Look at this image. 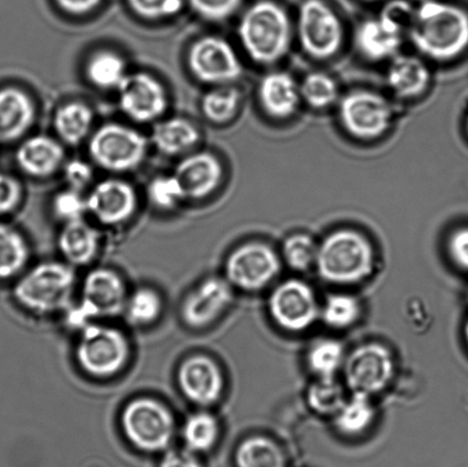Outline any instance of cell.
<instances>
[{"instance_id": "cell-27", "label": "cell", "mask_w": 468, "mask_h": 467, "mask_svg": "<svg viewBox=\"0 0 468 467\" xmlns=\"http://www.w3.org/2000/svg\"><path fill=\"white\" fill-rule=\"evenodd\" d=\"M93 121V111L89 105L75 101L63 104L57 110L54 128L64 143L78 145L90 135Z\"/></svg>"}, {"instance_id": "cell-14", "label": "cell", "mask_w": 468, "mask_h": 467, "mask_svg": "<svg viewBox=\"0 0 468 467\" xmlns=\"http://www.w3.org/2000/svg\"><path fill=\"white\" fill-rule=\"evenodd\" d=\"M282 269L271 247L250 242L234 249L226 263V279L232 287L245 292L263 290Z\"/></svg>"}, {"instance_id": "cell-45", "label": "cell", "mask_w": 468, "mask_h": 467, "mask_svg": "<svg viewBox=\"0 0 468 467\" xmlns=\"http://www.w3.org/2000/svg\"><path fill=\"white\" fill-rule=\"evenodd\" d=\"M22 187L16 177L0 173V215L13 212L20 204Z\"/></svg>"}, {"instance_id": "cell-30", "label": "cell", "mask_w": 468, "mask_h": 467, "mask_svg": "<svg viewBox=\"0 0 468 467\" xmlns=\"http://www.w3.org/2000/svg\"><path fill=\"white\" fill-rule=\"evenodd\" d=\"M86 76L90 84L98 89L118 90L127 76L126 63L121 55L101 50L87 62Z\"/></svg>"}, {"instance_id": "cell-48", "label": "cell", "mask_w": 468, "mask_h": 467, "mask_svg": "<svg viewBox=\"0 0 468 467\" xmlns=\"http://www.w3.org/2000/svg\"><path fill=\"white\" fill-rule=\"evenodd\" d=\"M159 467H203L195 452L186 450L165 451Z\"/></svg>"}, {"instance_id": "cell-50", "label": "cell", "mask_w": 468, "mask_h": 467, "mask_svg": "<svg viewBox=\"0 0 468 467\" xmlns=\"http://www.w3.org/2000/svg\"><path fill=\"white\" fill-rule=\"evenodd\" d=\"M465 338H466V342H467V345H468V322L466 323V326H465Z\"/></svg>"}, {"instance_id": "cell-6", "label": "cell", "mask_w": 468, "mask_h": 467, "mask_svg": "<svg viewBox=\"0 0 468 467\" xmlns=\"http://www.w3.org/2000/svg\"><path fill=\"white\" fill-rule=\"evenodd\" d=\"M123 436L137 451H166L176 437L172 411L153 398H137L123 407L121 415Z\"/></svg>"}, {"instance_id": "cell-10", "label": "cell", "mask_w": 468, "mask_h": 467, "mask_svg": "<svg viewBox=\"0 0 468 467\" xmlns=\"http://www.w3.org/2000/svg\"><path fill=\"white\" fill-rule=\"evenodd\" d=\"M338 114L348 134L359 140H375L391 126L393 108L375 91L353 90L339 101Z\"/></svg>"}, {"instance_id": "cell-47", "label": "cell", "mask_w": 468, "mask_h": 467, "mask_svg": "<svg viewBox=\"0 0 468 467\" xmlns=\"http://www.w3.org/2000/svg\"><path fill=\"white\" fill-rule=\"evenodd\" d=\"M449 255L458 268L468 272V228H458L448 241Z\"/></svg>"}, {"instance_id": "cell-13", "label": "cell", "mask_w": 468, "mask_h": 467, "mask_svg": "<svg viewBox=\"0 0 468 467\" xmlns=\"http://www.w3.org/2000/svg\"><path fill=\"white\" fill-rule=\"evenodd\" d=\"M268 308L274 323L287 332H304L320 317L314 290L296 279L274 288L269 297Z\"/></svg>"}, {"instance_id": "cell-34", "label": "cell", "mask_w": 468, "mask_h": 467, "mask_svg": "<svg viewBox=\"0 0 468 467\" xmlns=\"http://www.w3.org/2000/svg\"><path fill=\"white\" fill-rule=\"evenodd\" d=\"M163 311L162 297L151 288L142 287L128 295L125 313L134 326H148L160 317Z\"/></svg>"}, {"instance_id": "cell-31", "label": "cell", "mask_w": 468, "mask_h": 467, "mask_svg": "<svg viewBox=\"0 0 468 467\" xmlns=\"http://www.w3.org/2000/svg\"><path fill=\"white\" fill-rule=\"evenodd\" d=\"M370 397L355 395L344 402L341 409L334 416L336 428L344 434L356 436L365 432L373 424L375 409Z\"/></svg>"}, {"instance_id": "cell-7", "label": "cell", "mask_w": 468, "mask_h": 467, "mask_svg": "<svg viewBox=\"0 0 468 467\" xmlns=\"http://www.w3.org/2000/svg\"><path fill=\"white\" fill-rule=\"evenodd\" d=\"M128 299L122 278L109 269H95L82 283L80 304L67 311V322L80 331L100 318H112L123 313Z\"/></svg>"}, {"instance_id": "cell-42", "label": "cell", "mask_w": 468, "mask_h": 467, "mask_svg": "<svg viewBox=\"0 0 468 467\" xmlns=\"http://www.w3.org/2000/svg\"><path fill=\"white\" fill-rule=\"evenodd\" d=\"M53 209L55 215L64 223L77 221L84 218L87 213V201L80 191L69 187L55 196Z\"/></svg>"}, {"instance_id": "cell-5", "label": "cell", "mask_w": 468, "mask_h": 467, "mask_svg": "<svg viewBox=\"0 0 468 467\" xmlns=\"http://www.w3.org/2000/svg\"><path fill=\"white\" fill-rule=\"evenodd\" d=\"M75 356L85 374L94 378H112L122 373L130 361V341L117 328L91 323L80 329Z\"/></svg>"}, {"instance_id": "cell-18", "label": "cell", "mask_w": 468, "mask_h": 467, "mask_svg": "<svg viewBox=\"0 0 468 467\" xmlns=\"http://www.w3.org/2000/svg\"><path fill=\"white\" fill-rule=\"evenodd\" d=\"M87 213L104 226L128 221L137 207V196L130 183L117 178L100 182L86 198Z\"/></svg>"}, {"instance_id": "cell-51", "label": "cell", "mask_w": 468, "mask_h": 467, "mask_svg": "<svg viewBox=\"0 0 468 467\" xmlns=\"http://www.w3.org/2000/svg\"><path fill=\"white\" fill-rule=\"evenodd\" d=\"M365 2H378V0H365Z\"/></svg>"}, {"instance_id": "cell-52", "label": "cell", "mask_w": 468, "mask_h": 467, "mask_svg": "<svg viewBox=\"0 0 468 467\" xmlns=\"http://www.w3.org/2000/svg\"><path fill=\"white\" fill-rule=\"evenodd\" d=\"M466 128H467V133H468V118H467Z\"/></svg>"}, {"instance_id": "cell-43", "label": "cell", "mask_w": 468, "mask_h": 467, "mask_svg": "<svg viewBox=\"0 0 468 467\" xmlns=\"http://www.w3.org/2000/svg\"><path fill=\"white\" fill-rule=\"evenodd\" d=\"M415 12L416 8L406 0H393L383 8L378 18L399 34L405 36L410 30Z\"/></svg>"}, {"instance_id": "cell-15", "label": "cell", "mask_w": 468, "mask_h": 467, "mask_svg": "<svg viewBox=\"0 0 468 467\" xmlns=\"http://www.w3.org/2000/svg\"><path fill=\"white\" fill-rule=\"evenodd\" d=\"M122 111L137 122H151L163 116L168 105L167 91L148 72L127 75L118 87Z\"/></svg>"}, {"instance_id": "cell-21", "label": "cell", "mask_w": 468, "mask_h": 467, "mask_svg": "<svg viewBox=\"0 0 468 467\" xmlns=\"http://www.w3.org/2000/svg\"><path fill=\"white\" fill-rule=\"evenodd\" d=\"M257 95L264 112L279 121L293 116L302 101L300 84L284 71L270 72L261 78Z\"/></svg>"}, {"instance_id": "cell-23", "label": "cell", "mask_w": 468, "mask_h": 467, "mask_svg": "<svg viewBox=\"0 0 468 467\" xmlns=\"http://www.w3.org/2000/svg\"><path fill=\"white\" fill-rule=\"evenodd\" d=\"M58 250L71 267H82L95 259L100 235L84 218L64 223L58 239Z\"/></svg>"}, {"instance_id": "cell-17", "label": "cell", "mask_w": 468, "mask_h": 467, "mask_svg": "<svg viewBox=\"0 0 468 467\" xmlns=\"http://www.w3.org/2000/svg\"><path fill=\"white\" fill-rule=\"evenodd\" d=\"M178 387L187 401L198 407H210L221 399L224 377L221 368L207 356H189L177 369Z\"/></svg>"}, {"instance_id": "cell-8", "label": "cell", "mask_w": 468, "mask_h": 467, "mask_svg": "<svg viewBox=\"0 0 468 467\" xmlns=\"http://www.w3.org/2000/svg\"><path fill=\"white\" fill-rule=\"evenodd\" d=\"M148 142L140 132L122 123L110 122L91 135L89 153L105 171L122 173L139 167L145 159Z\"/></svg>"}, {"instance_id": "cell-24", "label": "cell", "mask_w": 468, "mask_h": 467, "mask_svg": "<svg viewBox=\"0 0 468 467\" xmlns=\"http://www.w3.org/2000/svg\"><path fill=\"white\" fill-rule=\"evenodd\" d=\"M388 85L401 99H415L430 85L431 73L425 62L410 55H396L388 69Z\"/></svg>"}, {"instance_id": "cell-4", "label": "cell", "mask_w": 468, "mask_h": 467, "mask_svg": "<svg viewBox=\"0 0 468 467\" xmlns=\"http://www.w3.org/2000/svg\"><path fill=\"white\" fill-rule=\"evenodd\" d=\"M75 287L76 274L70 264L44 262L23 274L14 288V297L35 314L67 313Z\"/></svg>"}, {"instance_id": "cell-26", "label": "cell", "mask_w": 468, "mask_h": 467, "mask_svg": "<svg viewBox=\"0 0 468 467\" xmlns=\"http://www.w3.org/2000/svg\"><path fill=\"white\" fill-rule=\"evenodd\" d=\"M151 140L159 153L173 157L194 149L200 140V133L186 118H169L154 126Z\"/></svg>"}, {"instance_id": "cell-28", "label": "cell", "mask_w": 468, "mask_h": 467, "mask_svg": "<svg viewBox=\"0 0 468 467\" xmlns=\"http://www.w3.org/2000/svg\"><path fill=\"white\" fill-rule=\"evenodd\" d=\"M219 423L208 411H197L186 419L182 428V438L187 451L198 455L209 451L219 438Z\"/></svg>"}, {"instance_id": "cell-40", "label": "cell", "mask_w": 468, "mask_h": 467, "mask_svg": "<svg viewBox=\"0 0 468 467\" xmlns=\"http://www.w3.org/2000/svg\"><path fill=\"white\" fill-rule=\"evenodd\" d=\"M148 196L151 203L160 209H173L186 200L176 178L172 176H159L150 183Z\"/></svg>"}, {"instance_id": "cell-39", "label": "cell", "mask_w": 468, "mask_h": 467, "mask_svg": "<svg viewBox=\"0 0 468 467\" xmlns=\"http://www.w3.org/2000/svg\"><path fill=\"white\" fill-rule=\"evenodd\" d=\"M319 246L307 235H293L284 241L282 254L288 267L295 271H307L315 267Z\"/></svg>"}, {"instance_id": "cell-35", "label": "cell", "mask_w": 468, "mask_h": 467, "mask_svg": "<svg viewBox=\"0 0 468 467\" xmlns=\"http://www.w3.org/2000/svg\"><path fill=\"white\" fill-rule=\"evenodd\" d=\"M240 101V91L234 87L222 86L205 94L201 110L209 122L226 123L236 116Z\"/></svg>"}, {"instance_id": "cell-11", "label": "cell", "mask_w": 468, "mask_h": 467, "mask_svg": "<svg viewBox=\"0 0 468 467\" xmlns=\"http://www.w3.org/2000/svg\"><path fill=\"white\" fill-rule=\"evenodd\" d=\"M192 76L204 84L224 86L242 75L240 59L226 39L206 36L195 41L187 53Z\"/></svg>"}, {"instance_id": "cell-1", "label": "cell", "mask_w": 468, "mask_h": 467, "mask_svg": "<svg viewBox=\"0 0 468 467\" xmlns=\"http://www.w3.org/2000/svg\"><path fill=\"white\" fill-rule=\"evenodd\" d=\"M408 36L424 57L451 61L468 48V12L441 0H425L416 8Z\"/></svg>"}, {"instance_id": "cell-46", "label": "cell", "mask_w": 468, "mask_h": 467, "mask_svg": "<svg viewBox=\"0 0 468 467\" xmlns=\"http://www.w3.org/2000/svg\"><path fill=\"white\" fill-rule=\"evenodd\" d=\"M64 176L70 189L81 192L93 180V169L81 160H72L64 168Z\"/></svg>"}, {"instance_id": "cell-12", "label": "cell", "mask_w": 468, "mask_h": 467, "mask_svg": "<svg viewBox=\"0 0 468 467\" xmlns=\"http://www.w3.org/2000/svg\"><path fill=\"white\" fill-rule=\"evenodd\" d=\"M346 386L355 395L370 397L388 387L394 375L391 352L379 345L356 347L346 356L343 367Z\"/></svg>"}, {"instance_id": "cell-53", "label": "cell", "mask_w": 468, "mask_h": 467, "mask_svg": "<svg viewBox=\"0 0 468 467\" xmlns=\"http://www.w3.org/2000/svg\"><path fill=\"white\" fill-rule=\"evenodd\" d=\"M419 2H420V3H421V2H425V0H419Z\"/></svg>"}, {"instance_id": "cell-41", "label": "cell", "mask_w": 468, "mask_h": 467, "mask_svg": "<svg viewBox=\"0 0 468 467\" xmlns=\"http://www.w3.org/2000/svg\"><path fill=\"white\" fill-rule=\"evenodd\" d=\"M127 4L137 16L150 21L176 16L183 7V0H127Z\"/></svg>"}, {"instance_id": "cell-2", "label": "cell", "mask_w": 468, "mask_h": 467, "mask_svg": "<svg viewBox=\"0 0 468 467\" xmlns=\"http://www.w3.org/2000/svg\"><path fill=\"white\" fill-rule=\"evenodd\" d=\"M239 39L252 61L271 66L286 57L292 41V25L286 9L272 0H260L242 14Z\"/></svg>"}, {"instance_id": "cell-33", "label": "cell", "mask_w": 468, "mask_h": 467, "mask_svg": "<svg viewBox=\"0 0 468 467\" xmlns=\"http://www.w3.org/2000/svg\"><path fill=\"white\" fill-rule=\"evenodd\" d=\"M346 350L335 340L316 342L307 352V365L318 378H335L346 364Z\"/></svg>"}, {"instance_id": "cell-16", "label": "cell", "mask_w": 468, "mask_h": 467, "mask_svg": "<svg viewBox=\"0 0 468 467\" xmlns=\"http://www.w3.org/2000/svg\"><path fill=\"white\" fill-rule=\"evenodd\" d=\"M233 300L227 279L209 277L197 285L183 301L181 317L192 329H204L226 313Z\"/></svg>"}, {"instance_id": "cell-9", "label": "cell", "mask_w": 468, "mask_h": 467, "mask_svg": "<svg viewBox=\"0 0 468 467\" xmlns=\"http://www.w3.org/2000/svg\"><path fill=\"white\" fill-rule=\"evenodd\" d=\"M297 37L302 49L309 57L333 58L343 44L341 18L324 0H304L298 11Z\"/></svg>"}, {"instance_id": "cell-36", "label": "cell", "mask_w": 468, "mask_h": 467, "mask_svg": "<svg viewBox=\"0 0 468 467\" xmlns=\"http://www.w3.org/2000/svg\"><path fill=\"white\" fill-rule=\"evenodd\" d=\"M301 98L309 107L325 109L338 99V86L332 77L324 72H311L300 84Z\"/></svg>"}, {"instance_id": "cell-20", "label": "cell", "mask_w": 468, "mask_h": 467, "mask_svg": "<svg viewBox=\"0 0 468 467\" xmlns=\"http://www.w3.org/2000/svg\"><path fill=\"white\" fill-rule=\"evenodd\" d=\"M36 121L34 100L17 87L0 89V144L25 136Z\"/></svg>"}, {"instance_id": "cell-19", "label": "cell", "mask_w": 468, "mask_h": 467, "mask_svg": "<svg viewBox=\"0 0 468 467\" xmlns=\"http://www.w3.org/2000/svg\"><path fill=\"white\" fill-rule=\"evenodd\" d=\"M173 175L186 199L200 200L212 195L221 185L223 167L217 155L199 153L182 159Z\"/></svg>"}, {"instance_id": "cell-44", "label": "cell", "mask_w": 468, "mask_h": 467, "mask_svg": "<svg viewBox=\"0 0 468 467\" xmlns=\"http://www.w3.org/2000/svg\"><path fill=\"white\" fill-rule=\"evenodd\" d=\"M187 3L205 20L219 22L231 17L240 8L242 0H187Z\"/></svg>"}, {"instance_id": "cell-22", "label": "cell", "mask_w": 468, "mask_h": 467, "mask_svg": "<svg viewBox=\"0 0 468 467\" xmlns=\"http://www.w3.org/2000/svg\"><path fill=\"white\" fill-rule=\"evenodd\" d=\"M16 159L17 166L27 175L48 177L61 167L64 150L52 137L37 135L18 146Z\"/></svg>"}, {"instance_id": "cell-38", "label": "cell", "mask_w": 468, "mask_h": 467, "mask_svg": "<svg viewBox=\"0 0 468 467\" xmlns=\"http://www.w3.org/2000/svg\"><path fill=\"white\" fill-rule=\"evenodd\" d=\"M346 398L335 378H319L307 392V402L312 410L320 415H336Z\"/></svg>"}, {"instance_id": "cell-29", "label": "cell", "mask_w": 468, "mask_h": 467, "mask_svg": "<svg viewBox=\"0 0 468 467\" xmlns=\"http://www.w3.org/2000/svg\"><path fill=\"white\" fill-rule=\"evenodd\" d=\"M29 246L16 228L0 223V279L20 273L29 260Z\"/></svg>"}, {"instance_id": "cell-25", "label": "cell", "mask_w": 468, "mask_h": 467, "mask_svg": "<svg viewBox=\"0 0 468 467\" xmlns=\"http://www.w3.org/2000/svg\"><path fill=\"white\" fill-rule=\"evenodd\" d=\"M403 36L379 18L366 20L356 27L355 43L361 55L371 61H383L398 55Z\"/></svg>"}, {"instance_id": "cell-3", "label": "cell", "mask_w": 468, "mask_h": 467, "mask_svg": "<svg viewBox=\"0 0 468 467\" xmlns=\"http://www.w3.org/2000/svg\"><path fill=\"white\" fill-rule=\"evenodd\" d=\"M373 246L360 232L342 228L321 242L315 268L324 281L336 285H352L373 272Z\"/></svg>"}, {"instance_id": "cell-49", "label": "cell", "mask_w": 468, "mask_h": 467, "mask_svg": "<svg viewBox=\"0 0 468 467\" xmlns=\"http://www.w3.org/2000/svg\"><path fill=\"white\" fill-rule=\"evenodd\" d=\"M63 12L71 16H85L102 3V0H54Z\"/></svg>"}, {"instance_id": "cell-37", "label": "cell", "mask_w": 468, "mask_h": 467, "mask_svg": "<svg viewBox=\"0 0 468 467\" xmlns=\"http://www.w3.org/2000/svg\"><path fill=\"white\" fill-rule=\"evenodd\" d=\"M359 301L351 295L334 294L320 309V317L329 327L344 329L352 326L360 317Z\"/></svg>"}, {"instance_id": "cell-32", "label": "cell", "mask_w": 468, "mask_h": 467, "mask_svg": "<svg viewBox=\"0 0 468 467\" xmlns=\"http://www.w3.org/2000/svg\"><path fill=\"white\" fill-rule=\"evenodd\" d=\"M236 462L238 467H286L280 448L263 437L242 441L236 452Z\"/></svg>"}]
</instances>
